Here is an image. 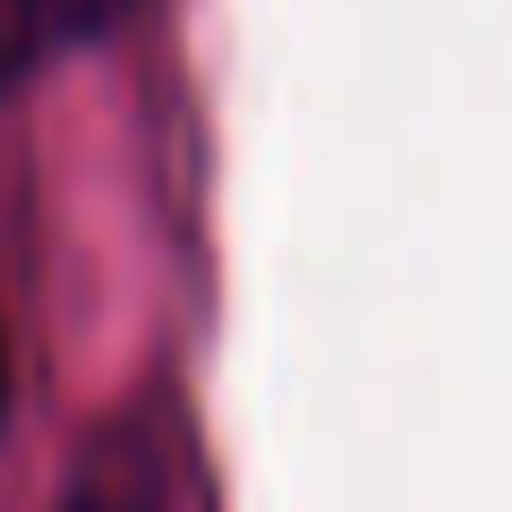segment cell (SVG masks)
<instances>
[{
	"label": "cell",
	"instance_id": "cell-1",
	"mask_svg": "<svg viewBox=\"0 0 512 512\" xmlns=\"http://www.w3.org/2000/svg\"><path fill=\"white\" fill-rule=\"evenodd\" d=\"M120 9L128 0H0V86L26 77L43 52H60V43L103 35Z\"/></svg>",
	"mask_w": 512,
	"mask_h": 512
},
{
	"label": "cell",
	"instance_id": "cell-2",
	"mask_svg": "<svg viewBox=\"0 0 512 512\" xmlns=\"http://www.w3.org/2000/svg\"><path fill=\"white\" fill-rule=\"evenodd\" d=\"M69 512H163V495H154V461H146V453H103V461H86Z\"/></svg>",
	"mask_w": 512,
	"mask_h": 512
},
{
	"label": "cell",
	"instance_id": "cell-3",
	"mask_svg": "<svg viewBox=\"0 0 512 512\" xmlns=\"http://www.w3.org/2000/svg\"><path fill=\"white\" fill-rule=\"evenodd\" d=\"M0 410H9V350H0Z\"/></svg>",
	"mask_w": 512,
	"mask_h": 512
}]
</instances>
